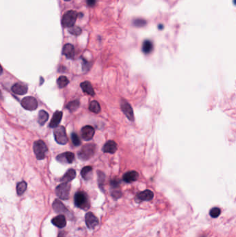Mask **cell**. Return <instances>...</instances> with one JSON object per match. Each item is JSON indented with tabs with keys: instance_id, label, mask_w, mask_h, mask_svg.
I'll return each mask as SVG.
<instances>
[{
	"instance_id": "1",
	"label": "cell",
	"mask_w": 236,
	"mask_h": 237,
	"mask_svg": "<svg viewBox=\"0 0 236 237\" xmlns=\"http://www.w3.org/2000/svg\"><path fill=\"white\" fill-rule=\"evenodd\" d=\"M74 203L76 207L83 210H87L90 207L89 198L84 192L76 193L74 196Z\"/></svg>"
},
{
	"instance_id": "2",
	"label": "cell",
	"mask_w": 236,
	"mask_h": 237,
	"mask_svg": "<svg viewBox=\"0 0 236 237\" xmlns=\"http://www.w3.org/2000/svg\"><path fill=\"white\" fill-rule=\"evenodd\" d=\"M96 151V146L94 144H85L78 153L79 159L83 161L90 159L94 156Z\"/></svg>"
},
{
	"instance_id": "3",
	"label": "cell",
	"mask_w": 236,
	"mask_h": 237,
	"mask_svg": "<svg viewBox=\"0 0 236 237\" xmlns=\"http://www.w3.org/2000/svg\"><path fill=\"white\" fill-rule=\"evenodd\" d=\"M33 151L37 159L41 160L45 158L46 153L48 151V148L43 141L37 140L33 144Z\"/></svg>"
},
{
	"instance_id": "4",
	"label": "cell",
	"mask_w": 236,
	"mask_h": 237,
	"mask_svg": "<svg viewBox=\"0 0 236 237\" xmlns=\"http://www.w3.org/2000/svg\"><path fill=\"white\" fill-rule=\"evenodd\" d=\"M78 14L74 11H69L65 13L62 17V24L64 27L71 28L75 24Z\"/></svg>"
},
{
	"instance_id": "5",
	"label": "cell",
	"mask_w": 236,
	"mask_h": 237,
	"mask_svg": "<svg viewBox=\"0 0 236 237\" xmlns=\"http://www.w3.org/2000/svg\"><path fill=\"white\" fill-rule=\"evenodd\" d=\"M55 140L57 144L64 145L67 143L68 138L66 134V130L64 126H58L54 128L53 131Z\"/></svg>"
},
{
	"instance_id": "6",
	"label": "cell",
	"mask_w": 236,
	"mask_h": 237,
	"mask_svg": "<svg viewBox=\"0 0 236 237\" xmlns=\"http://www.w3.org/2000/svg\"><path fill=\"white\" fill-rule=\"evenodd\" d=\"M71 185L69 182H63L59 185L55 189L57 196L62 200H67L69 198Z\"/></svg>"
},
{
	"instance_id": "7",
	"label": "cell",
	"mask_w": 236,
	"mask_h": 237,
	"mask_svg": "<svg viewBox=\"0 0 236 237\" xmlns=\"http://www.w3.org/2000/svg\"><path fill=\"white\" fill-rule=\"evenodd\" d=\"M53 208L57 214H63L64 216H67L69 219H71L72 214L68 210L67 208L64 206V204L60 200L55 199L54 200L53 203Z\"/></svg>"
},
{
	"instance_id": "8",
	"label": "cell",
	"mask_w": 236,
	"mask_h": 237,
	"mask_svg": "<svg viewBox=\"0 0 236 237\" xmlns=\"http://www.w3.org/2000/svg\"><path fill=\"white\" fill-rule=\"evenodd\" d=\"M21 105L24 108L28 110H35L38 106V101L33 96H27L24 98L21 102Z\"/></svg>"
},
{
	"instance_id": "9",
	"label": "cell",
	"mask_w": 236,
	"mask_h": 237,
	"mask_svg": "<svg viewBox=\"0 0 236 237\" xmlns=\"http://www.w3.org/2000/svg\"><path fill=\"white\" fill-rule=\"evenodd\" d=\"M85 223L89 229H94L98 225L99 221L92 212H88L85 215Z\"/></svg>"
},
{
	"instance_id": "10",
	"label": "cell",
	"mask_w": 236,
	"mask_h": 237,
	"mask_svg": "<svg viewBox=\"0 0 236 237\" xmlns=\"http://www.w3.org/2000/svg\"><path fill=\"white\" fill-rule=\"evenodd\" d=\"M74 154L71 152H66L57 156L56 160L62 164H71L74 160Z\"/></svg>"
},
{
	"instance_id": "11",
	"label": "cell",
	"mask_w": 236,
	"mask_h": 237,
	"mask_svg": "<svg viewBox=\"0 0 236 237\" xmlns=\"http://www.w3.org/2000/svg\"><path fill=\"white\" fill-rule=\"evenodd\" d=\"M95 130L91 126H85L81 130V135L83 139L85 141H89L94 137Z\"/></svg>"
},
{
	"instance_id": "12",
	"label": "cell",
	"mask_w": 236,
	"mask_h": 237,
	"mask_svg": "<svg viewBox=\"0 0 236 237\" xmlns=\"http://www.w3.org/2000/svg\"><path fill=\"white\" fill-rule=\"evenodd\" d=\"M154 198V194L152 191L147 190L143 191L139 193L136 196V200L137 202H142V201H150Z\"/></svg>"
},
{
	"instance_id": "13",
	"label": "cell",
	"mask_w": 236,
	"mask_h": 237,
	"mask_svg": "<svg viewBox=\"0 0 236 237\" xmlns=\"http://www.w3.org/2000/svg\"><path fill=\"white\" fill-rule=\"evenodd\" d=\"M121 110L124 112L125 116L130 119V121L135 120V116H134L133 110H132L131 105L128 102L123 101L121 103Z\"/></svg>"
},
{
	"instance_id": "14",
	"label": "cell",
	"mask_w": 236,
	"mask_h": 237,
	"mask_svg": "<svg viewBox=\"0 0 236 237\" xmlns=\"http://www.w3.org/2000/svg\"><path fill=\"white\" fill-rule=\"evenodd\" d=\"M11 90L16 94L24 95L28 91V87L23 83H15L12 86Z\"/></svg>"
},
{
	"instance_id": "15",
	"label": "cell",
	"mask_w": 236,
	"mask_h": 237,
	"mask_svg": "<svg viewBox=\"0 0 236 237\" xmlns=\"http://www.w3.org/2000/svg\"><path fill=\"white\" fill-rule=\"evenodd\" d=\"M51 222L54 225L59 228H63L67 225V221H66L65 216L63 214H59L58 216L54 217L52 219Z\"/></svg>"
},
{
	"instance_id": "16",
	"label": "cell",
	"mask_w": 236,
	"mask_h": 237,
	"mask_svg": "<svg viewBox=\"0 0 236 237\" xmlns=\"http://www.w3.org/2000/svg\"><path fill=\"white\" fill-rule=\"evenodd\" d=\"M62 54L67 58H74L75 56V49L71 44H66L62 49Z\"/></svg>"
},
{
	"instance_id": "17",
	"label": "cell",
	"mask_w": 236,
	"mask_h": 237,
	"mask_svg": "<svg viewBox=\"0 0 236 237\" xmlns=\"http://www.w3.org/2000/svg\"><path fill=\"white\" fill-rule=\"evenodd\" d=\"M139 178V173L135 170H131V171L127 172L125 173L123 177V180L124 182L131 183L136 181Z\"/></svg>"
},
{
	"instance_id": "18",
	"label": "cell",
	"mask_w": 236,
	"mask_h": 237,
	"mask_svg": "<svg viewBox=\"0 0 236 237\" xmlns=\"http://www.w3.org/2000/svg\"><path fill=\"white\" fill-rule=\"evenodd\" d=\"M62 112L61 111H57L55 112V113L53 114V116L51 121L50 124H49V127L53 128H55L57 126H58L59 124L61 122V119H62Z\"/></svg>"
},
{
	"instance_id": "19",
	"label": "cell",
	"mask_w": 236,
	"mask_h": 237,
	"mask_svg": "<svg viewBox=\"0 0 236 237\" xmlns=\"http://www.w3.org/2000/svg\"><path fill=\"white\" fill-rule=\"evenodd\" d=\"M117 150V144L116 142L112 140L108 141L104 145L103 148V151L104 153H114Z\"/></svg>"
},
{
	"instance_id": "20",
	"label": "cell",
	"mask_w": 236,
	"mask_h": 237,
	"mask_svg": "<svg viewBox=\"0 0 236 237\" xmlns=\"http://www.w3.org/2000/svg\"><path fill=\"white\" fill-rule=\"evenodd\" d=\"M76 170L73 169V168H70V169L67 170V173L63 175V177H62V178H61V181L62 182H69L72 181V180L76 178Z\"/></svg>"
},
{
	"instance_id": "21",
	"label": "cell",
	"mask_w": 236,
	"mask_h": 237,
	"mask_svg": "<svg viewBox=\"0 0 236 237\" xmlns=\"http://www.w3.org/2000/svg\"><path fill=\"white\" fill-rule=\"evenodd\" d=\"M80 87L82 88L84 92H85L88 94L91 95V96H94L95 92L94 90L93 89V87L91 85L90 82L89 81H85L80 84Z\"/></svg>"
},
{
	"instance_id": "22",
	"label": "cell",
	"mask_w": 236,
	"mask_h": 237,
	"mask_svg": "<svg viewBox=\"0 0 236 237\" xmlns=\"http://www.w3.org/2000/svg\"><path fill=\"white\" fill-rule=\"evenodd\" d=\"M92 167L90 166H87L83 167L82 169L81 170L80 174L83 179L85 180H89L92 177Z\"/></svg>"
},
{
	"instance_id": "23",
	"label": "cell",
	"mask_w": 236,
	"mask_h": 237,
	"mask_svg": "<svg viewBox=\"0 0 236 237\" xmlns=\"http://www.w3.org/2000/svg\"><path fill=\"white\" fill-rule=\"evenodd\" d=\"M153 50V43L149 40H145L143 42L142 51L145 54H149Z\"/></svg>"
},
{
	"instance_id": "24",
	"label": "cell",
	"mask_w": 236,
	"mask_h": 237,
	"mask_svg": "<svg viewBox=\"0 0 236 237\" xmlns=\"http://www.w3.org/2000/svg\"><path fill=\"white\" fill-rule=\"evenodd\" d=\"M49 119V114L45 110H40L38 115V123L41 126H43Z\"/></svg>"
},
{
	"instance_id": "25",
	"label": "cell",
	"mask_w": 236,
	"mask_h": 237,
	"mask_svg": "<svg viewBox=\"0 0 236 237\" xmlns=\"http://www.w3.org/2000/svg\"><path fill=\"white\" fill-rule=\"evenodd\" d=\"M27 189V184L25 181H22L17 185L16 191L18 196H21L26 192Z\"/></svg>"
},
{
	"instance_id": "26",
	"label": "cell",
	"mask_w": 236,
	"mask_h": 237,
	"mask_svg": "<svg viewBox=\"0 0 236 237\" xmlns=\"http://www.w3.org/2000/svg\"><path fill=\"white\" fill-rule=\"evenodd\" d=\"M89 109L91 112L98 114L101 111V106H100L98 102L96 101H92L89 104Z\"/></svg>"
},
{
	"instance_id": "27",
	"label": "cell",
	"mask_w": 236,
	"mask_h": 237,
	"mask_svg": "<svg viewBox=\"0 0 236 237\" xmlns=\"http://www.w3.org/2000/svg\"><path fill=\"white\" fill-rule=\"evenodd\" d=\"M79 105H80L79 101L76 100V101H71V102H69V103H67L66 107H67V109H68V110H69L71 112H75L76 110L78 108Z\"/></svg>"
},
{
	"instance_id": "28",
	"label": "cell",
	"mask_w": 236,
	"mask_h": 237,
	"mask_svg": "<svg viewBox=\"0 0 236 237\" xmlns=\"http://www.w3.org/2000/svg\"><path fill=\"white\" fill-rule=\"evenodd\" d=\"M69 81L68 78L64 76H60L57 80V84L60 88H63L64 87H66L69 84Z\"/></svg>"
},
{
	"instance_id": "29",
	"label": "cell",
	"mask_w": 236,
	"mask_h": 237,
	"mask_svg": "<svg viewBox=\"0 0 236 237\" xmlns=\"http://www.w3.org/2000/svg\"><path fill=\"white\" fill-rule=\"evenodd\" d=\"M133 24L137 27H143L146 25V20L141 18H137L133 21Z\"/></svg>"
},
{
	"instance_id": "30",
	"label": "cell",
	"mask_w": 236,
	"mask_h": 237,
	"mask_svg": "<svg viewBox=\"0 0 236 237\" xmlns=\"http://www.w3.org/2000/svg\"><path fill=\"white\" fill-rule=\"evenodd\" d=\"M209 214L212 218H217L221 214V209L218 207H213L210 209Z\"/></svg>"
},
{
	"instance_id": "31",
	"label": "cell",
	"mask_w": 236,
	"mask_h": 237,
	"mask_svg": "<svg viewBox=\"0 0 236 237\" xmlns=\"http://www.w3.org/2000/svg\"><path fill=\"white\" fill-rule=\"evenodd\" d=\"M71 140H72V143L74 144V146H78L81 144L80 139L78 134L75 133V132H73V133L71 134Z\"/></svg>"
},
{
	"instance_id": "32",
	"label": "cell",
	"mask_w": 236,
	"mask_h": 237,
	"mask_svg": "<svg viewBox=\"0 0 236 237\" xmlns=\"http://www.w3.org/2000/svg\"><path fill=\"white\" fill-rule=\"evenodd\" d=\"M69 32L74 35H79L80 34H81L82 29L79 26H74L69 29Z\"/></svg>"
},
{
	"instance_id": "33",
	"label": "cell",
	"mask_w": 236,
	"mask_h": 237,
	"mask_svg": "<svg viewBox=\"0 0 236 237\" xmlns=\"http://www.w3.org/2000/svg\"><path fill=\"white\" fill-rule=\"evenodd\" d=\"M105 175L103 172L101 171H98V184H99V187H101V189L103 188V184L105 181Z\"/></svg>"
},
{
	"instance_id": "34",
	"label": "cell",
	"mask_w": 236,
	"mask_h": 237,
	"mask_svg": "<svg viewBox=\"0 0 236 237\" xmlns=\"http://www.w3.org/2000/svg\"><path fill=\"white\" fill-rule=\"evenodd\" d=\"M87 4L88 6H90V7H93V6H95L96 2V0H86Z\"/></svg>"
},
{
	"instance_id": "35",
	"label": "cell",
	"mask_w": 236,
	"mask_h": 237,
	"mask_svg": "<svg viewBox=\"0 0 236 237\" xmlns=\"http://www.w3.org/2000/svg\"><path fill=\"white\" fill-rule=\"evenodd\" d=\"M121 192H118V191H116V192H112V196L114 198H120L121 196Z\"/></svg>"
},
{
	"instance_id": "36",
	"label": "cell",
	"mask_w": 236,
	"mask_h": 237,
	"mask_svg": "<svg viewBox=\"0 0 236 237\" xmlns=\"http://www.w3.org/2000/svg\"><path fill=\"white\" fill-rule=\"evenodd\" d=\"M111 185L113 188H116V187H118V185H119V182L116 180H112V181H111Z\"/></svg>"
},
{
	"instance_id": "37",
	"label": "cell",
	"mask_w": 236,
	"mask_h": 237,
	"mask_svg": "<svg viewBox=\"0 0 236 237\" xmlns=\"http://www.w3.org/2000/svg\"><path fill=\"white\" fill-rule=\"evenodd\" d=\"M57 237H67V234H66L65 232H60Z\"/></svg>"
},
{
	"instance_id": "38",
	"label": "cell",
	"mask_w": 236,
	"mask_h": 237,
	"mask_svg": "<svg viewBox=\"0 0 236 237\" xmlns=\"http://www.w3.org/2000/svg\"><path fill=\"white\" fill-rule=\"evenodd\" d=\"M234 4L236 5V0H234Z\"/></svg>"
},
{
	"instance_id": "39",
	"label": "cell",
	"mask_w": 236,
	"mask_h": 237,
	"mask_svg": "<svg viewBox=\"0 0 236 237\" xmlns=\"http://www.w3.org/2000/svg\"><path fill=\"white\" fill-rule=\"evenodd\" d=\"M64 1H71V0H64Z\"/></svg>"
}]
</instances>
